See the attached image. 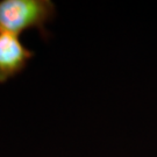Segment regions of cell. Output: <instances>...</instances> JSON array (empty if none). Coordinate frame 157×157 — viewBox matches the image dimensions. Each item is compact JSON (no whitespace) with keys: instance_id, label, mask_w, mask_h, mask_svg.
I'll return each mask as SVG.
<instances>
[{"instance_id":"1","label":"cell","mask_w":157,"mask_h":157,"mask_svg":"<svg viewBox=\"0 0 157 157\" xmlns=\"http://www.w3.org/2000/svg\"><path fill=\"white\" fill-rule=\"evenodd\" d=\"M55 14V5L49 0H1L0 33L19 36L23 30L36 28L47 35L45 23Z\"/></svg>"},{"instance_id":"2","label":"cell","mask_w":157,"mask_h":157,"mask_svg":"<svg viewBox=\"0 0 157 157\" xmlns=\"http://www.w3.org/2000/svg\"><path fill=\"white\" fill-rule=\"evenodd\" d=\"M33 56V51L26 48L17 36L0 33V83L21 72Z\"/></svg>"}]
</instances>
